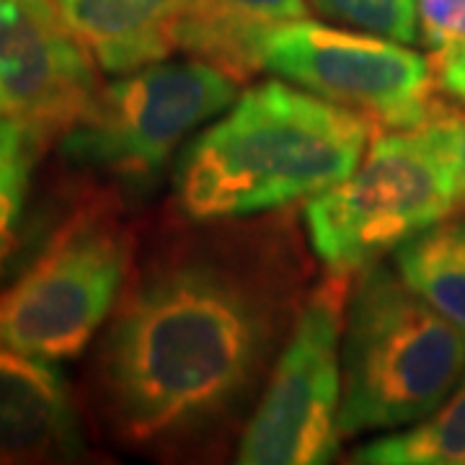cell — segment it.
<instances>
[{
	"instance_id": "6da1fadb",
	"label": "cell",
	"mask_w": 465,
	"mask_h": 465,
	"mask_svg": "<svg viewBox=\"0 0 465 465\" xmlns=\"http://www.w3.org/2000/svg\"><path fill=\"white\" fill-rule=\"evenodd\" d=\"M292 305V274L256 251L202 243L158 256L124 287L99 336V419L145 450L215 432L253 399Z\"/></svg>"
},
{
	"instance_id": "7a4b0ae2",
	"label": "cell",
	"mask_w": 465,
	"mask_h": 465,
	"mask_svg": "<svg viewBox=\"0 0 465 465\" xmlns=\"http://www.w3.org/2000/svg\"><path fill=\"white\" fill-rule=\"evenodd\" d=\"M370 124L300 85H253L186 145L176 202L197 223H220L311 200L357 168Z\"/></svg>"
},
{
	"instance_id": "3957f363",
	"label": "cell",
	"mask_w": 465,
	"mask_h": 465,
	"mask_svg": "<svg viewBox=\"0 0 465 465\" xmlns=\"http://www.w3.org/2000/svg\"><path fill=\"white\" fill-rule=\"evenodd\" d=\"M465 375V333L381 262L360 269L341 339L339 432L401 430L430 416Z\"/></svg>"
},
{
	"instance_id": "277c9868",
	"label": "cell",
	"mask_w": 465,
	"mask_h": 465,
	"mask_svg": "<svg viewBox=\"0 0 465 465\" xmlns=\"http://www.w3.org/2000/svg\"><path fill=\"white\" fill-rule=\"evenodd\" d=\"M133 235L101 202H88L0 292V347L63 362L94 344L122 298Z\"/></svg>"
},
{
	"instance_id": "5b68a950",
	"label": "cell",
	"mask_w": 465,
	"mask_h": 465,
	"mask_svg": "<svg viewBox=\"0 0 465 465\" xmlns=\"http://www.w3.org/2000/svg\"><path fill=\"white\" fill-rule=\"evenodd\" d=\"M458 200L430 133L393 130L367 145L347 179L308 200L305 231L329 272L354 274L448 220Z\"/></svg>"
},
{
	"instance_id": "8992f818",
	"label": "cell",
	"mask_w": 465,
	"mask_h": 465,
	"mask_svg": "<svg viewBox=\"0 0 465 465\" xmlns=\"http://www.w3.org/2000/svg\"><path fill=\"white\" fill-rule=\"evenodd\" d=\"M235 78L204 60L153 63L99 88L60 133L70 166L119 182H148L204 122L238 99Z\"/></svg>"
},
{
	"instance_id": "52a82bcc",
	"label": "cell",
	"mask_w": 465,
	"mask_h": 465,
	"mask_svg": "<svg viewBox=\"0 0 465 465\" xmlns=\"http://www.w3.org/2000/svg\"><path fill=\"white\" fill-rule=\"evenodd\" d=\"M349 280L351 274L329 272L298 305L290 336L243 427L235 463L323 465L336 458Z\"/></svg>"
},
{
	"instance_id": "ba28073f",
	"label": "cell",
	"mask_w": 465,
	"mask_h": 465,
	"mask_svg": "<svg viewBox=\"0 0 465 465\" xmlns=\"http://www.w3.org/2000/svg\"><path fill=\"white\" fill-rule=\"evenodd\" d=\"M262 67L372 124L416 130L432 119L434 65L401 42L300 18L266 34Z\"/></svg>"
},
{
	"instance_id": "9c48e42d",
	"label": "cell",
	"mask_w": 465,
	"mask_h": 465,
	"mask_svg": "<svg viewBox=\"0 0 465 465\" xmlns=\"http://www.w3.org/2000/svg\"><path fill=\"white\" fill-rule=\"evenodd\" d=\"M96 67L54 0H0V122L63 133L96 99Z\"/></svg>"
},
{
	"instance_id": "30bf717a",
	"label": "cell",
	"mask_w": 465,
	"mask_h": 465,
	"mask_svg": "<svg viewBox=\"0 0 465 465\" xmlns=\"http://www.w3.org/2000/svg\"><path fill=\"white\" fill-rule=\"evenodd\" d=\"M81 452L78 409L54 362L0 347V465L65 463Z\"/></svg>"
},
{
	"instance_id": "8fae6325",
	"label": "cell",
	"mask_w": 465,
	"mask_h": 465,
	"mask_svg": "<svg viewBox=\"0 0 465 465\" xmlns=\"http://www.w3.org/2000/svg\"><path fill=\"white\" fill-rule=\"evenodd\" d=\"M67 29L112 75L166 60L192 0H54Z\"/></svg>"
},
{
	"instance_id": "7c38bea8",
	"label": "cell",
	"mask_w": 465,
	"mask_h": 465,
	"mask_svg": "<svg viewBox=\"0 0 465 465\" xmlns=\"http://www.w3.org/2000/svg\"><path fill=\"white\" fill-rule=\"evenodd\" d=\"M308 16V0H192L179 47L243 81L262 67L266 34Z\"/></svg>"
},
{
	"instance_id": "4fadbf2b",
	"label": "cell",
	"mask_w": 465,
	"mask_h": 465,
	"mask_svg": "<svg viewBox=\"0 0 465 465\" xmlns=\"http://www.w3.org/2000/svg\"><path fill=\"white\" fill-rule=\"evenodd\" d=\"M396 272L465 333V220H442L396 249Z\"/></svg>"
},
{
	"instance_id": "5bb4252c",
	"label": "cell",
	"mask_w": 465,
	"mask_h": 465,
	"mask_svg": "<svg viewBox=\"0 0 465 465\" xmlns=\"http://www.w3.org/2000/svg\"><path fill=\"white\" fill-rule=\"evenodd\" d=\"M365 465H465V375L432 414L354 452Z\"/></svg>"
},
{
	"instance_id": "9a60e30c",
	"label": "cell",
	"mask_w": 465,
	"mask_h": 465,
	"mask_svg": "<svg viewBox=\"0 0 465 465\" xmlns=\"http://www.w3.org/2000/svg\"><path fill=\"white\" fill-rule=\"evenodd\" d=\"M50 137L42 127L21 119L0 122V274L21 243L34 168Z\"/></svg>"
},
{
	"instance_id": "2e32d148",
	"label": "cell",
	"mask_w": 465,
	"mask_h": 465,
	"mask_svg": "<svg viewBox=\"0 0 465 465\" xmlns=\"http://www.w3.org/2000/svg\"><path fill=\"white\" fill-rule=\"evenodd\" d=\"M323 18L357 29L378 34L401 45H411L419 36L416 0H313Z\"/></svg>"
},
{
	"instance_id": "e0dca14e",
	"label": "cell",
	"mask_w": 465,
	"mask_h": 465,
	"mask_svg": "<svg viewBox=\"0 0 465 465\" xmlns=\"http://www.w3.org/2000/svg\"><path fill=\"white\" fill-rule=\"evenodd\" d=\"M416 14L419 36L432 54L465 42V0H416Z\"/></svg>"
},
{
	"instance_id": "ac0fdd59",
	"label": "cell",
	"mask_w": 465,
	"mask_h": 465,
	"mask_svg": "<svg viewBox=\"0 0 465 465\" xmlns=\"http://www.w3.org/2000/svg\"><path fill=\"white\" fill-rule=\"evenodd\" d=\"M424 130L430 133L434 145L442 153V158L448 161L458 194H460V200H465V114L440 109L424 124Z\"/></svg>"
},
{
	"instance_id": "d6986e66",
	"label": "cell",
	"mask_w": 465,
	"mask_h": 465,
	"mask_svg": "<svg viewBox=\"0 0 465 465\" xmlns=\"http://www.w3.org/2000/svg\"><path fill=\"white\" fill-rule=\"evenodd\" d=\"M432 65L437 84L465 104V42L445 52H437Z\"/></svg>"
}]
</instances>
